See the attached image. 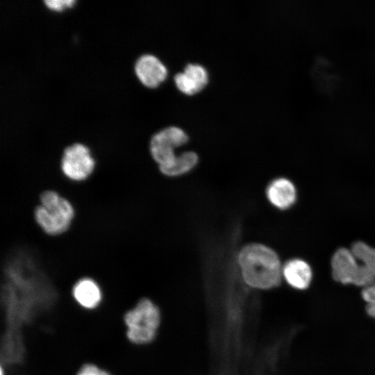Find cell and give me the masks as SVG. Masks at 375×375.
<instances>
[{
  "mask_svg": "<svg viewBox=\"0 0 375 375\" xmlns=\"http://www.w3.org/2000/svg\"><path fill=\"white\" fill-rule=\"evenodd\" d=\"M238 261L244 281L251 287L271 289L281 283V261L271 248L256 243L246 245L240 250Z\"/></svg>",
  "mask_w": 375,
  "mask_h": 375,
  "instance_id": "obj_1",
  "label": "cell"
},
{
  "mask_svg": "<svg viewBox=\"0 0 375 375\" xmlns=\"http://www.w3.org/2000/svg\"><path fill=\"white\" fill-rule=\"evenodd\" d=\"M39 203L34 208L33 219L41 231L50 237L67 233L75 219L76 210L72 201L56 190H44L39 194Z\"/></svg>",
  "mask_w": 375,
  "mask_h": 375,
  "instance_id": "obj_2",
  "label": "cell"
},
{
  "mask_svg": "<svg viewBox=\"0 0 375 375\" xmlns=\"http://www.w3.org/2000/svg\"><path fill=\"white\" fill-rule=\"evenodd\" d=\"M128 327L127 336L135 344H144L151 341L160 323L158 308L149 299H141L135 307L124 316Z\"/></svg>",
  "mask_w": 375,
  "mask_h": 375,
  "instance_id": "obj_3",
  "label": "cell"
},
{
  "mask_svg": "<svg viewBox=\"0 0 375 375\" xmlns=\"http://www.w3.org/2000/svg\"><path fill=\"white\" fill-rule=\"evenodd\" d=\"M96 161L90 149L79 142L66 147L62 153L60 168L62 174L71 182L83 183L94 173Z\"/></svg>",
  "mask_w": 375,
  "mask_h": 375,
  "instance_id": "obj_4",
  "label": "cell"
},
{
  "mask_svg": "<svg viewBox=\"0 0 375 375\" xmlns=\"http://www.w3.org/2000/svg\"><path fill=\"white\" fill-rule=\"evenodd\" d=\"M188 141L186 133L175 126L164 128L154 134L150 141V153L159 169L170 165L177 156L174 149Z\"/></svg>",
  "mask_w": 375,
  "mask_h": 375,
  "instance_id": "obj_5",
  "label": "cell"
},
{
  "mask_svg": "<svg viewBox=\"0 0 375 375\" xmlns=\"http://www.w3.org/2000/svg\"><path fill=\"white\" fill-rule=\"evenodd\" d=\"M331 267L332 277L335 281L344 285H354L359 265L351 249H338L332 256Z\"/></svg>",
  "mask_w": 375,
  "mask_h": 375,
  "instance_id": "obj_6",
  "label": "cell"
},
{
  "mask_svg": "<svg viewBox=\"0 0 375 375\" xmlns=\"http://www.w3.org/2000/svg\"><path fill=\"white\" fill-rule=\"evenodd\" d=\"M135 73L140 81L148 88H156L166 78L165 66L155 56H140L134 65Z\"/></svg>",
  "mask_w": 375,
  "mask_h": 375,
  "instance_id": "obj_7",
  "label": "cell"
},
{
  "mask_svg": "<svg viewBox=\"0 0 375 375\" xmlns=\"http://www.w3.org/2000/svg\"><path fill=\"white\" fill-rule=\"evenodd\" d=\"M351 250L359 265L354 285L363 288L375 281V248L358 241L353 244Z\"/></svg>",
  "mask_w": 375,
  "mask_h": 375,
  "instance_id": "obj_8",
  "label": "cell"
},
{
  "mask_svg": "<svg viewBox=\"0 0 375 375\" xmlns=\"http://www.w3.org/2000/svg\"><path fill=\"white\" fill-rule=\"evenodd\" d=\"M269 201L276 208L286 210L296 201L297 190L292 181L283 177L271 181L267 187Z\"/></svg>",
  "mask_w": 375,
  "mask_h": 375,
  "instance_id": "obj_9",
  "label": "cell"
},
{
  "mask_svg": "<svg viewBox=\"0 0 375 375\" xmlns=\"http://www.w3.org/2000/svg\"><path fill=\"white\" fill-rule=\"evenodd\" d=\"M208 80L206 69L200 65L188 64L183 72L174 76L178 89L186 94H194L201 90Z\"/></svg>",
  "mask_w": 375,
  "mask_h": 375,
  "instance_id": "obj_10",
  "label": "cell"
},
{
  "mask_svg": "<svg viewBox=\"0 0 375 375\" xmlns=\"http://www.w3.org/2000/svg\"><path fill=\"white\" fill-rule=\"evenodd\" d=\"M282 276L292 288L302 290L310 286L312 279V271L306 261L293 258L287 261L282 267Z\"/></svg>",
  "mask_w": 375,
  "mask_h": 375,
  "instance_id": "obj_11",
  "label": "cell"
},
{
  "mask_svg": "<svg viewBox=\"0 0 375 375\" xmlns=\"http://www.w3.org/2000/svg\"><path fill=\"white\" fill-rule=\"evenodd\" d=\"M72 293L76 301L86 308L96 307L101 299L99 285L94 279L89 277L79 279L74 285Z\"/></svg>",
  "mask_w": 375,
  "mask_h": 375,
  "instance_id": "obj_12",
  "label": "cell"
},
{
  "mask_svg": "<svg viewBox=\"0 0 375 375\" xmlns=\"http://www.w3.org/2000/svg\"><path fill=\"white\" fill-rule=\"evenodd\" d=\"M198 156L193 151H186L176 156L172 163L167 167L159 169L167 176H178L191 171L197 164Z\"/></svg>",
  "mask_w": 375,
  "mask_h": 375,
  "instance_id": "obj_13",
  "label": "cell"
},
{
  "mask_svg": "<svg viewBox=\"0 0 375 375\" xmlns=\"http://www.w3.org/2000/svg\"><path fill=\"white\" fill-rule=\"evenodd\" d=\"M361 296L365 303L367 314L375 319V281L362 288Z\"/></svg>",
  "mask_w": 375,
  "mask_h": 375,
  "instance_id": "obj_14",
  "label": "cell"
},
{
  "mask_svg": "<svg viewBox=\"0 0 375 375\" xmlns=\"http://www.w3.org/2000/svg\"><path fill=\"white\" fill-rule=\"evenodd\" d=\"M75 2L74 0H48L43 1L49 9L54 11H61L71 7Z\"/></svg>",
  "mask_w": 375,
  "mask_h": 375,
  "instance_id": "obj_15",
  "label": "cell"
},
{
  "mask_svg": "<svg viewBox=\"0 0 375 375\" xmlns=\"http://www.w3.org/2000/svg\"><path fill=\"white\" fill-rule=\"evenodd\" d=\"M77 375H111L110 373L101 369L92 364L84 365L77 373Z\"/></svg>",
  "mask_w": 375,
  "mask_h": 375,
  "instance_id": "obj_16",
  "label": "cell"
}]
</instances>
